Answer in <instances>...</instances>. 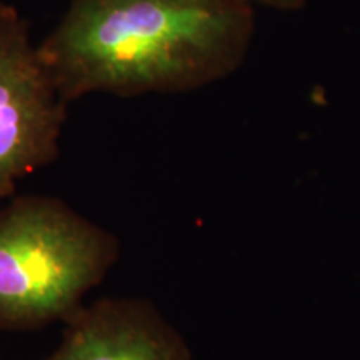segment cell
<instances>
[{"label": "cell", "instance_id": "5", "mask_svg": "<svg viewBox=\"0 0 360 360\" xmlns=\"http://www.w3.org/2000/svg\"><path fill=\"white\" fill-rule=\"evenodd\" d=\"M270 2H274V4H278V6H287V4H295L297 0H270Z\"/></svg>", "mask_w": 360, "mask_h": 360}, {"label": "cell", "instance_id": "4", "mask_svg": "<svg viewBox=\"0 0 360 360\" xmlns=\"http://www.w3.org/2000/svg\"><path fill=\"white\" fill-rule=\"evenodd\" d=\"M42 360H184V355L142 305L103 297L67 319L56 350Z\"/></svg>", "mask_w": 360, "mask_h": 360}, {"label": "cell", "instance_id": "1", "mask_svg": "<svg viewBox=\"0 0 360 360\" xmlns=\"http://www.w3.org/2000/svg\"><path fill=\"white\" fill-rule=\"evenodd\" d=\"M244 37L240 0H74L39 52L69 101L199 85L232 64Z\"/></svg>", "mask_w": 360, "mask_h": 360}, {"label": "cell", "instance_id": "3", "mask_svg": "<svg viewBox=\"0 0 360 360\" xmlns=\"http://www.w3.org/2000/svg\"><path fill=\"white\" fill-rule=\"evenodd\" d=\"M65 97L34 47L29 27L0 6V200L58 157Z\"/></svg>", "mask_w": 360, "mask_h": 360}, {"label": "cell", "instance_id": "2", "mask_svg": "<svg viewBox=\"0 0 360 360\" xmlns=\"http://www.w3.org/2000/svg\"><path fill=\"white\" fill-rule=\"evenodd\" d=\"M117 259L119 240L64 200L12 197L0 209V332L65 322Z\"/></svg>", "mask_w": 360, "mask_h": 360}]
</instances>
